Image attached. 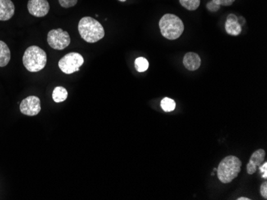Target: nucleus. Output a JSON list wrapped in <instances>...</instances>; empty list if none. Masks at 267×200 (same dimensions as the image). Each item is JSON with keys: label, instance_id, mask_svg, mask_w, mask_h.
Wrapping results in <instances>:
<instances>
[{"label": "nucleus", "instance_id": "19", "mask_svg": "<svg viewBox=\"0 0 267 200\" xmlns=\"http://www.w3.org/2000/svg\"><path fill=\"white\" fill-rule=\"evenodd\" d=\"M206 8H207L208 11H210V12H217V11L220 10L221 6L220 5L217 4L215 2H213L212 0H211L210 2H207Z\"/></svg>", "mask_w": 267, "mask_h": 200}, {"label": "nucleus", "instance_id": "18", "mask_svg": "<svg viewBox=\"0 0 267 200\" xmlns=\"http://www.w3.org/2000/svg\"><path fill=\"white\" fill-rule=\"evenodd\" d=\"M60 6H63L64 8H69L75 6L78 2V0H59Z\"/></svg>", "mask_w": 267, "mask_h": 200}, {"label": "nucleus", "instance_id": "9", "mask_svg": "<svg viewBox=\"0 0 267 200\" xmlns=\"http://www.w3.org/2000/svg\"><path fill=\"white\" fill-rule=\"evenodd\" d=\"M266 152L265 150L258 149L252 154V156L249 160L248 164L246 165V170L249 175H253L256 172L257 168L263 165L265 161Z\"/></svg>", "mask_w": 267, "mask_h": 200}, {"label": "nucleus", "instance_id": "5", "mask_svg": "<svg viewBox=\"0 0 267 200\" xmlns=\"http://www.w3.org/2000/svg\"><path fill=\"white\" fill-rule=\"evenodd\" d=\"M84 63L83 56L79 53H69L59 61V67L64 74H71L79 71V68Z\"/></svg>", "mask_w": 267, "mask_h": 200}, {"label": "nucleus", "instance_id": "16", "mask_svg": "<svg viewBox=\"0 0 267 200\" xmlns=\"http://www.w3.org/2000/svg\"><path fill=\"white\" fill-rule=\"evenodd\" d=\"M200 0H179L180 4L188 11H195L200 6Z\"/></svg>", "mask_w": 267, "mask_h": 200}, {"label": "nucleus", "instance_id": "20", "mask_svg": "<svg viewBox=\"0 0 267 200\" xmlns=\"http://www.w3.org/2000/svg\"><path fill=\"white\" fill-rule=\"evenodd\" d=\"M212 1L220 6H231L235 2V0H212Z\"/></svg>", "mask_w": 267, "mask_h": 200}, {"label": "nucleus", "instance_id": "11", "mask_svg": "<svg viewBox=\"0 0 267 200\" xmlns=\"http://www.w3.org/2000/svg\"><path fill=\"white\" fill-rule=\"evenodd\" d=\"M15 14V5L11 0H0V21H7Z\"/></svg>", "mask_w": 267, "mask_h": 200}, {"label": "nucleus", "instance_id": "6", "mask_svg": "<svg viewBox=\"0 0 267 200\" xmlns=\"http://www.w3.org/2000/svg\"><path fill=\"white\" fill-rule=\"evenodd\" d=\"M47 42L51 48L62 51L70 45V37L67 32L61 28L51 29L47 34Z\"/></svg>", "mask_w": 267, "mask_h": 200}, {"label": "nucleus", "instance_id": "15", "mask_svg": "<svg viewBox=\"0 0 267 200\" xmlns=\"http://www.w3.org/2000/svg\"><path fill=\"white\" fill-rule=\"evenodd\" d=\"M134 67H135L136 70L139 72V73L146 71V70H148L149 61L145 57H138L134 61Z\"/></svg>", "mask_w": 267, "mask_h": 200}, {"label": "nucleus", "instance_id": "10", "mask_svg": "<svg viewBox=\"0 0 267 200\" xmlns=\"http://www.w3.org/2000/svg\"><path fill=\"white\" fill-rule=\"evenodd\" d=\"M225 29L227 34L232 36L239 35L242 32V25L238 22V18L234 14H230L227 16L225 24Z\"/></svg>", "mask_w": 267, "mask_h": 200}, {"label": "nucleus", "instance_id": "7", "mask_svg": "<svg viewBox=\"0 0 267 200\" xmlns=\"http://www.w3.org/2000/svg\"><path fill=\"white\" fill-rule=\"evenodd\" d=\"M19 110L26 116H36L41 111L40 99L36 96H30L23 100Z\"/></svg>", "mask_w": 267, "mask_h": 200}, {"label": "nucleus", "instance_id": "23", "mask_svg": "<svg viewBox=\"0 0 267 200\" xmlns=\"http://www.w3.org/2000/svg\"><path fill=\"white\" fill-rule=\"evenodd\" d=\"M237 200H250V199L245 198V197H240V198L237 199Z\"/></svg>", "mask_w": 267, "mask_h": 200}, {"label": "nucleus", "instance_id": "14", "mask_svg": "<svg viewBox=\"0 0 267 200\" xmlns=\"http://www.w3.org/2000/svg\"><path fill=\"white\" fill-rule=\"evenodd\" d=\"M67 96V90L64 87L62 86L55 87L52 93V98L56 103H60L66 101Z\"/></svg>", "mask_w": 267, "mask_h": 200}, {"label": "nucleus", "instance_id": "12", "mask_svg": "<svg viewBox=\"0 0 267 200\" xmlns=\"http://www.w3.org/2000/svg\"><path fill=\"white\" fill-rule=\"evenodd\" d=\"M183 65L185 68L190 71H195L199 70V68L201 65V58L197 54L189 52L185 55Z\"/></svg>", "mask_w": 267, "mask_h": 200}, {"label": "nucleus", "instance_id": "21", "mask_svg": "<svg viewBox=\"0 0 267 200\" xmlns=\"http://www.w3.org/2000/svg\"><path fill=\"white\" fill-rule=\"evenodd\" d=\"M259 169H260V172L262 173V177L263 179H267V162L264 161L263 165L259 166Z\"/></svg>", "mask_w": 267, "mask_h": 200}, {"label": "nucleus", "instance_id": "8", "mask_svg": "<svg viewBox=\"0 0 267 200\" xmlns=\"http://www.w3.org/2000/svg\"><path fill=\"white\" fill-rule=\"evenodd\" d=\"M28 11L35 17H44L50 11V4L47 0H29L28 3Z\"/></svg>", "mask_w": 267, "mask_h": 200}, {"label": "nucleus", "instance_id": "13", "mask_svg": "<svg viewBox=\"0 0 267 200\" xmlns=\"http://www.w3.org/2000/svg\"><path fill=\"white\" fill-rule=\"evenodd\" d=\"M11 60V51L8 46L0 41V67H4Z\"/></svg>", "mask_w": 267, "mask_h": 200}, {"label": "nucleus", "instance_id": "22", "mask_svg": "<svg viewBox=\"0 0 267 200\" xmlns=\"http://www.w3.org/2000/svg\"><path fill=\"white\" fill-rule=\"evenodd\" d=\"M260 192H261V196L263 198L267 200V182L265 181L264 183H262L261 188H260Z\"/></svg>", "mask_w": 267, "mask_h": 200}, {"label": "nucleus", "instance_id": "4", "mask_svg": "<svg viewBox=\"0 0 267 200\" xmlns=\"http://www.w3.org/2000/svg\"><path fill=\"white\" fill-rule=\"evenodd\" d=\"M23 63L28 71H40L47 64V54L40 47L32 46L24 52Z\"/></svg>", "mask_w": 267, "mask_h": 200}, {"label": "nucleus", "instance_id": "3", "mask_svg": "<svg viewBox=\"0 0 267 200\" xmlns=\"http://www.w3.org/2000/svg\"><path fill=\"white\" fill-rule=\"evenodd\" d=\"M242 162L237 156H228L225 157L217 169V175L223 183H230L237 178L241 171Z\"/></svg>", "mask_w": 267, "mask_h": 200}, {"label": "nucleus", "instance_id": "17", "mask_svg": "<svg viewBox=\"0 0 267 200\" xmlns=\"http://www.w3.org/2000/svg\"><path fill=\"white\" fill-rule=\"evenodd\" d=\"M161 107L165 112H171L176 107V103L173 99L165 97L161 101Z\"/></svg>", "mask_w": 267, "mask_h": 200}, {"label": "nucleus", "instance_id": "2", "mask_svg": "<svg viewBox=\"0 0 267 200\" xmlns=\"http://www.w3.org/2000/svg\"><path fill=\"white\" fill-rule=\"evenodd\" d=\"M159 28L164 38L168 40H175L184 31V24L177 15L166 14L159 20Z\"/></svg>", "mask_w": 267, "mask_h": 200}, {"label": "nucleus", "instance_id": "24", "mask_svg": "<svg viewBox=\"0 0 267 200\" xmlns=\"http://www.w3.org/2000/svg\"><path fill=\"white\" fill-rule=\"evenodd\" d=\"M119 1H120V2H126L127 0H119Z\"/></svg>", "mask_w": 267, "mask_h": 200}, {"label": "nucleus", "instance_id": "1", "mask_svg": "<svg viewBox=\"0 0 267 200\" xmlns=\"http://www.w3.org/2000/svg\"><path fill=\"white\" fill-rule=\"evenodd\" d=\"M78 29L81 38L89 43L99 42L105 36V30L102 24L93 18L81 19Z\"/></svg>", "mask_w": 267, "mask_h": 200}]
</instances>
